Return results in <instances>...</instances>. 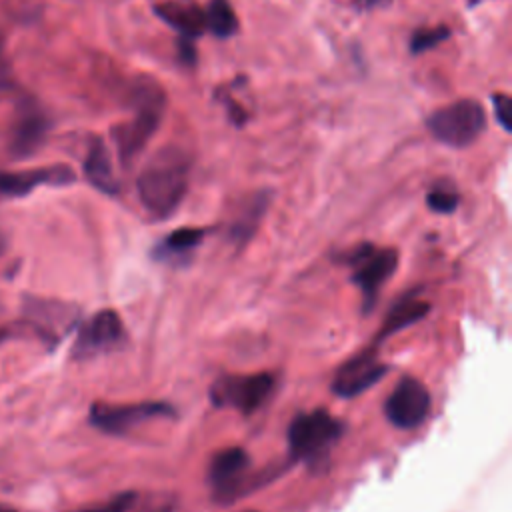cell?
<instances>
[{"mask_svg": "<svg viewBox=\"0 0 512 512\" xmlns=\"http://www.w3.org/2000/svg\"><path fill=\"white\" fill-rule=\"evenodd\" d=\"M432 396L414 376H402L384 402L388 422L400 430L418 428L430 414Z\"/></svg>", "mask_w": 512, "mask_h": 512, "instance_id": "8fae6325", "label": "cell"}, {"mask_svg": "<svg viewBox=\"0 0 512 512\" xmlns=\"http://www.w3.org/2000/svg\"><path fill=\"white\" fill-rule=\"evenodd\" d=\"M430 312V302L422 300L418 296L416 290L406 292L402 298H398L392 308L388 310L384 322L380 324V330L376 332L372 346L378 348L384 340H388L390 336H394L396 332L420 322L422 318H426V314Z\"/></svg>", "mask_w": 512, "mask_h": 512, "instance_id": "2e32d148", "label": "cell"}, {"mask_svg": "<svg viewBox=\"0 0 512 512\" xmlns=\"http://www.w3.org/2000/svg\"><path fill=\"white\" fill-rule=\"evenodd\" d=\"M84 176L102 194L114 196L120 190V184L114 176L110 152L100 136H94L88 144V152L84 158Z\"/></svg>", "mask_w": 512, "mask_h": 512, "instance_id": "e0dca14e", "label": "cell"}, {"mask_svg": "<svg viewBox=\"0 0 512 512\" xmlns=\"http://www.w3.org/2000/svg\"><path fill=\"white\" fill-rule=\"evenodd\" d=\"M130 106L134 108V116L110 130L118 160L124 168H130L138 160L160 128L166 108L164 88L154 78H138L130 88Z\"/></svg>", "mask_w": 512, "mask_h": 512, "instance_id": "7a4b0ae2", "label": "cell"}, {"mask_svg": "<svg viewBox=\"0 0 512 512\" xmlns=\"http://www.w3.org/2000/svg\"><path fill=\"white\" fill-rule=\"evenodd\" d=\"M190 154L166 144L156 150L136 178V190L142 206L156 218H168L184 200L190 186Z\"/></svg>", "mask_w": 512, "mask_h": 512, "instance_id": "6da1fadb", "label": "cell"}, {"mask_svg": "<svg viewBox=\"0 0 512 512\" xmlns=\"http://www.w3.org/2000/svg\"><path fill=\"white\" fill-rule=\"evenodd\" d=\"M246 512H254V510H246Z\"/></svg>", "mask_w": 512, "mask_h": 512, "instance_id": "4dcf8cb0", "label": "cell"}, {"mask_svg": "<svg viewBox=\"0 0 512 512\" xmlns=\"http://www.w3.org/2000/svg\"><path fill=\"white\" fill-rule=\"evenodd\" d=\"M204 24L216 38H230L238 32V18L228 0H210L204 8Z\"/></svg>", "mask_w": 512, "mask_h": 512, "instance_id": "ffe728a7", "label": "cell"}, {"mask_svg": "<svg viewBox=\"0 0 512 512\" xmlns=\"http://www.w3.org/2000/svg\"><path fill=\"white\" fill-rule=\"evenodd\" d=\"M126 342L128 336L120 314L112 308H104L78 326L70 356L74 360H90L118 352L126 346Z\"/></svg>", "mask_w": 512, "mask_h": 512, "instance_id": "30bf717a", "label": "cell"}, {"mask_svg": "<svg viewBox=\"0 0 512 512\" xmlns=\"http://www.w3.org/2000/svg\"><path fill=\"white\" fill-rule=\"evenodd\" d=\"M342 262L352 268V282L362 294V312L368 314L382 286L394 276L398 268L396 248H378L374 244H358L342 256Z\"/></svg>", "mask_w": 512, "mask_h": 512, "instance_id": "277c9868", "label": "cell"}, {"mask_svg": "<svg viewBox=\"0 0 512 512\" xmlns=\"http://www.w3.org/2000/svg\"><path fill=\"white\" fill-rule=\"evenodd\" d=\"M74 180L76 172L68 164L0 172V198H22L40 186H68Z\"/></svg>", "mask_w": 512, "mask_h": 512, "instance_id": "4fadbf2b", "label": "cell"}, {"mask_svg": "<svg viewBox=\"0 0 512 512\" xmlns=\"http://www.w3.org/2000/svg\"><path fill=\"white\" fill-rule=\"evenodd\" d=\"M394 0H354V6L356 10L360 12H372V10H380V8H386L390 6Z\"/></svg>", "mask_w": 512, "mask_h": 512, "instance_id": "4316f807", "label": "cell"}, {"mask_svg": "<svg viewBox=\"0 0 512 512\" xmlns=\"http://www.w3.org/2000/svg\"><path fill=\"white\" fill-rule=\"evenodd\" d=\"M480 2H484V0H468V6L472 8V6H476V4H480Z\"/></svg>", "mask_w": 512, "mask_h": 512, "instance_id": "f1b7e54d", "label": "cell"}, {"mask_svg": "<svg viewBox=\"0 0 512 512\" xmlns=\"http://www.w3.org/2000/svg\"><path fill=\"white\" fill-rule=\"evenodd\" d=\"M344 434V424L324 408L300 412L288 424L286 440L290 458L318 468L330 456V450Z\"/></svg>", "mask_w": 512, "mask_h": 512, "instance_id": "3957f363", "label": "cell"}, {"mask_svg": "<svg viewBox=\"0 0 512 512\" xmlns=\"http://www.w3.org/2000/svg\"><path fill=\"white\" fill-rule=\"evenodd\" d=\"M268 204H270V194L268 192H256L240 208V212L236 214V218L232 220V224L228 228V238L236 246H244L254 236L256 228H258V222L262 220Z\"/></svg>", "mask_w": 512, "mask_h": 512, "instance_id": "d6986e66", "label": "cell"}, {"mask_svg": "<svg viewBox=\"0 0 512 512\" xmlns=\"http://www.w3.org/2000/svg\"><path fill=\"white\" fill-rule=\"evenodd\" d=\"M208 228H176L170 234H166L156 246H154V256L156 260L162 262H180L182 258H188L206 238Z\"/></svg>", "mask_w": 512, "mask_h": 512, "instance_id": "ac0fdd59", "label": "cell"}, {"mask_svg": "<svg viewBox=\"0 0 512 512\" xmlns=\"http://www.w3.org/2000/svg\"><path fill=\"white\" fill-rule=\"evenodd\" d=\"M176 414L174 406L158 400L144 402H128V404H110V402H94L90 406L88 420L94 428L112 434L124 436L136 426L154 420V418H172Z\"/></svg>", "mask_w": 512, "mask_h": 512, "instance_id": "9c48e42d", "label": "cell"}, {"mask_svg": "<svg viewBox=\"0 0 512 512\" xmlns=\"http://www.w3.org/2000/svg\"><path fill=\"white\" fill-rule=\"evenodd\" d=\"M450 36L448 26H436V28H418L410 36V52L412 54H422L426 50L436 48Z\"/></svg>", "mask_w": 512, "mask_h": 512, "instance_id": "7402d4cb", "label": "cell"}, {"mask_svg": "<svg viewBox=\"0 0 512 512\" xmlns=\"http://www.w3.org/2000/svg\"><path fill=\"white\" fill-rule=\"evenodd\" d=\"M250 470L252 458L244 448L228 446L218 450L210 458L206 470V482L210 486L212 498L220 504H230L242 498L248 492V488L254 486V482L248 480Z\"/></svg>", "mask_w": 512, "mask_h": 512, "instance_id": "ba28073f", "label": "cell"}, {"mask_svg": "<svg viewBox=\"0 0 512 512\" xmlns=\"http://www.w3.org/2000/svg\"><path fill=\"white\" fill-rule=\"evenodd\" d=\"M492 106H494V114H496L498 124H500L506 132H510V118H508V114H510V106H512L510 96H508V94H504V92L492 94Z\"/></svg>", "mask_w": 512, "mask_h": 512, "instance_id": "d4e9b609", "label": "cell"}, {"mask_svg": "<svg viewBox=\"0 0 512 512\" xmlns=\"http://www.w3.org/2000/svg\"><path fill=\"white\" fill-rule=\"evenodd\" d=\"M426 128L438 142L450 148H466L484 134L486 112L480 102L462 98L434 110L426 118Z\"/></svg>", "mask_w": 512, "mask_h": 512, "instance_id": "5b68a950", "label": "cell"}, {"mask_svg": "<svg viewBox=\"0 0 512 512\" xmlns=\"http://www.w3.org/2000/svg\"><path fill=\"white\" fill-rule=\"evenodd\" d=\"M176 498L170 492H154L144 498V502L134 504L128 512H174Z\"/></svg>", "mask_w": 512, "mask_h": 512, "instance_id": "cb8c5ba5", "label": "cell"}, {"mask_svg": "<svg viewBox=\"0 0 512 512\" xmlns=\"http://www.w3.org/2000/svg\"><path fill=\"white\" fill-rule=\"evenodd\" d=\"M426 204L436 214H452L460 204V194L450 180H438L430 186Z\"/></svg>", "mask_w": 512, "mask_h": 512, "instance_id": "44dd1931", "label": "cell"}, {"mask_svg": "<svg viewBox=\"0 0 512 512\" xmlns=\"http://www.w3.org/2000/svg\"><path fill=\"white\" fill-rule=\"evenodd\" d=\"M138 500V492H120L116 496H112L110 500L98 504V506H88V508H78V510H70V512H128Z\"/></svg>", "mask_w": 512, "mask_h": 512, "instance_id": "603a6c76", "label": "cell"}, {"mask_svg": "<svg viewBox=\"0 0 512 512\" xmlns=\"http://www.w3.org/2000/svg\"><path fill=\"white\" fill-rule=\"evenodd\" d=\"M276 376L272 372L224 374L210 386V402L216 408H230L244 416L260 410L272 396Z\"/></svg>", "mask_w": 512, "mask_h": 512, "instance_id": "52a82bcc", "label": "cell"}, {"mask_svg": "<svg viewBox=\"0 0 512 512\" xmlns=\"http://www.w3.org/2000/svg\"><path fill=\"white\" fill-rule=\"evenodd\" d=\"M2 248H4V240L0 238V252H2Z\"/></svg>", "mask_w": 512, "mask_h": 512, "instance_id": "f546056e", "label": "cell"}, {"mask_svg": "<svg viewBox=\"0 0 512 512\" xmlns=\"http://www.w3.org/2000/svg\"><path fill=\"white\" fill-rule=\"evenodd\" d=\"M20 320L26 324L30 338L54 348L78 326L80 308L64 300L26 296Z\"/></svg>", "mask_w": 512, "mask_h": 512, "instance_id": "8992f818", "label": "cell"}, {"mask_svg": "<svg viewBox=\"0 0 512 512\" xmlns=\"http://www.w3.org/2000/svg\"><path fill=\"white\" fill-rule=\"evenodd\" d=\"M154 12L180 34L178 40L194 42L198 36H202V32H206L204 8H200L194 0H164L154 6Z\"/></svg>", "mask_w": 512, "mask_h": 512, "instance_id": "9a60e30c", "label": "cell"}, {"mask_svg": "<svg viewBox=\"0 0 512 512\" xmlns=\"http://www.w3.org/2000/svg\"><path fill=\"white\" fill-rule=\"evenodd\" d=\"M10 88H12L10 66H8V60H6V56H4L2 42H0V96H2V94H6Z\"/></svg>", "mask_w": 512, "mask_h": 512, "instance_id": "484cf974", "label": "cell"}, {"mask_svg": "<svg viewBox=\"0 0 512 512\" xmlns=\"http://www.w3.org/2000/svg\"><path fill=\"white\" fill-rule=\"evenodd\" d=\"M50 122L42 108L30 100L24 98L16 110V118L12 122V134H10V152L16 158L32 156L42 144L48 134Z\"/></svg>", "mask_w": 512, "mask_h": 512, "instance_id": "5bb4252c", "label": "cell"}, {"mask_svg": "<svg viewBox=\"0 0 512 512\" xmlns=\"http://www.w3.org/2000/svg\"><path fill=\"white\" fill-rule=\"evenodd\" d=\"M0 512H18V510H16V508H10V506H2V504H0Z\"/></svg>", "mask_w": 512, "mask_h": 512, "instance_id": "83f0119b", "label": "cell"}, {"mask_svg": "<svg viewBox=\"0 0 512 512\" xmlns=\"http://www.w3.org/2000/svg\"><path fill=\"white\" fill-rule=\"evenodd\" d=\"M378 348L372 344L346 360L334 374L330 390L340 398L360 396L364 390L378 384L388 372V364H384L378 354Z\"/></svg>", "mask_w": 512, "mask_h": 512, "instance_id": "7c38bea8", "label": "cell"}]
</instances>
